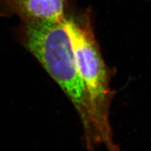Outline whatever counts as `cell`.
<instances>
[{
  "label": "cell",
  "mask_w": 151,
  "mask_h": 151,
  "mask_svg": "<svg viewBox=\"0 0 151 151\" xmlns=\"http://www.w3.org/2000/svg\"><path fill=\"white\" fill-rule=\"evenodd\" d=\"M23 22L28 50L70 99L82 121L88 142L91 143L93 137L96 141L88 95L76 67L62 20L57 22L34 20Z\"/></svg>",
  "instance_id": "1"
},
{
  "label": "cell",
  "mask_w": 151,
  "mask_h": 151,
  "mask_svg": "<svg viewBox=\"0 0 151 151\" xmlns=\"http://www.w3.org/2000/svg\"><path fill=\"white\" fill-rule=\"evenodd\" d=\"M62 24L69 36L76 67L88 95L96 141L112 146L108 73L94 38L90 16L76 20L65 16Z\"/></svg>",
  "instance_id": "2"
},
{
  "label": "cell",
  "mask_w": 151,
  "mask_h": 151,
  "mask_svg": "<svg viewBox=\"0 0 151 151\" xmlns=\"http://www.w3.org/2000/svg\"><path fill=\"white\" fill-rule=\"evenodd\" d=\"M67 4L68 0H0V15H16L22 21H60Z\"/></svg>",
  "instance_id": "3"
}]
</instances>
